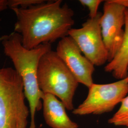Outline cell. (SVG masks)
<instances>
[{"mask_svg":"<svg viewBox=\"0 0 128 128\" xmlns=\"http://www.w3.org/2000/svg\"><path fill=\"white\" fill-rule=\"evenodd\" d=\"M42 101L45 120L51 128H78V124L68 116L63 103L56 97L50 94H44Z\"/></svg>","mask_w":128,"mask_h":128,"instance_id":"9c48e42d","label":"cell"},{"mask_svg":"<svg viewBox=\"0 0 128 128\" xmlns=\"http://www.w3.org/2000/svg\"><path fill=\"white\" fill-rule=\"evenodd\" d=\"M5 55L11 60L16 72L22 78L25 94L29 104L30 122L28 128H36L35 114L42 107L44 93L38 86L37 74L43 55L51 50V44H43L32 49L23 46L20 35L12 32L0 37Z\"/></svg>","mask_w":128,"mask_h":128,"instance_id":"7a4b0ae2","label":"cell"},{"mask_svg":"<svg viewBox=\"0 0 128 128\" xmlns=\"http://www.w3.org/2000/svg\"><path fill=\"white\" fill-rule=\"evenodd\" d=\"M124 5L114 0L105 1L100 19L101 33L108 54V61L114 58L122 45L125 23Z\"/></svg>","mask_w":128,"mask_h":128,"instance_id":"52a82bcc","label":"cell"},{"mask_svg":"<svg viewBox=\"0 0 128 128\" xmlns=\"http://www.w3.org/2000/svg\"><path fill=\"white\" fill-rule=\"evenodd\" d=\"M118 111L109 120L108 122L115 126H124L128 127V96L120 102Z\"/></svg>","mask_w":128,"mask_h":128,"instance_id":"8fae6325","label":"cell"},{"mask_svg":"<svg viewBox=\"0 0 128 128\" xmlns=\"http://www.w3.org/2000/svg\"><path fill=\"white\" fill-rule=\"evenodd\" d=\"M44 0H8V7L27 8L34 5L38 4L44 2Z\"/></svg>","mask_w":128,"mask_h":128,"instance_id":"4fadbf2b","label":"cell"},{"mask_svg":"<svg viewBox=\"0 0 128 128\" xmlns=\"http://www.w3.org/2000/svg\"><path fill=\"white\" fill-rule=\"evenodd\" d=\"M23 81L14 69L0 68V128H27L30 109Z\"/></svg>","mask_w":128,"mask_h":128,"instance_id":"3957f363","label":"cell"},{"mask_svg":"<svg viewBox=\"0 0 128 128\" xmlns=\"http://www.w3.org/2000/svg\"><path fill=\"white\" fill-rule=\"evenodd\" d=\"M62 0H45L27 8L12 10L16 17L14 32L21 37L23 46L32 49L51 44L68 36L74 25V12Z\"/></svg>","mask_w":128,"mask_h":128,"instance_id":"6da1fadb","label":"cell"},{"mask_svg":"<svg viewBox=\"0 0 128 128\" xmlns=\"http://www.w3.org/2000/svg\"><path fill=\"white\" fill-rule=\"evenodd\" d=\"M37 79L44 94L56 97L67 110L74 109V97L79 83L55 51H50L41 58Z\"/></svg>","mask_w":128,"mask_h":128,"instance_id":"277c9868","label":"cell"},{"mask_svg":"<svg viewBox=\"0 0 128 128\" xmlns=\"http://www.w3.org/2000/svg\"><path fill=\"white\" fill-rule=\"evenodd\" d=\"M88 89L86 99L73 110L74 114L99 115L112 111L128 94V78L106 84L94 83Z\"/></svg>","mask_w":128,"mask_h":128,"instance_id":"5b68a950","label":"cell"},{"mask_svg":"<svg viewBox=\"0 0 128 128\" xmlns=\"http://www.w3.org/2000/svg\"><path fill=\"white\" fill-rule=\"evenodd\" d=\"M127 78H128V76H127Z\"/></svg>","mask_w":128,"mask_h":128,"instance_id":"2e32d148","label":"cell"},{"mask_svg":"<svg viewBox=\"0 0 128 128\" xmlns=\"http://www.w3.org/2000/svg\"><path fill=\"white\" fill-rule=\"evenodd\" d=\"M128 10H125L124 33L122 45L114 58L104 67L106 72L112 73L116 79L120 80L128 76Z\"/></svg>","mask_w":128,"mask_h":128,"instance_id":"30bf717a","label":"cell"},{"mask_svg":"<svg viewBox=\"0 0 128 128\" xmlns=\"http://www.w3.org/2000/svg\"><path fill=\"white\" fill-rule=\"evenodd\" d=\"M115 1L124 6L128 10V0H114Z\"/></svg>","mask_w":128,"mask_h":128,"instance_id":"9a60e30c","label":"cell"},{"mask_svg":"<svg viewBox=\"0 0 128 128\" xmlns=\"http://www.w3.org/2000/svg\"><path fill=\"white\" fill-rule=\"evenodd\" d=\"M82 5L85 6L89 10V18H94L98 13V8L103 0H79Z\"/></svg>","mask_w":128,"mask_h":128,"instance_id":"7c38bea8","label":"cell"},{"mask_svg":"<svg viewBox=\"0 0 128 128\" xmlns=\"http://www.w3.org/2000/svg\"><path fill=\"white\" fill-rule=\"evenodd\" d=\"M8 7V0H0V12L7 9Z\"/></svg>","mask_w":128,"mask_h":128,"instance_id":"5bb4252c","label":"cell"},{"mask_svg":"<svg viewBox=\"0 0 128 128\" xmlns=\"http://www.w3.org/2000/svg\"><path fill=\"white\" fill-rule=\"evenodd\" d=\"M55 51L78 82L88 88L94 84L95 66L84 55L71 37L67 36L60 40Z\"/></svg>","mask_w":128,"mask_h":128,"instance_id":"ba28073f","label":"cell"},{"mask_svg":"<svg viewBox=\"0 0 128 128\" xmlns=\"http://www.w3.org/2000/svg\"><path fill=\"white\" fill-rule=\"evenodd\" d=\"M102 13L99 12L94 18H89L82 27L72 28L68 33L84 55L94 66H100L108 61V54L101 33L100 19Z\"/></svg>","mask_w":128,"mask_h":128,"instance_id":"8992f818","label":"cell"}]
</instances>
